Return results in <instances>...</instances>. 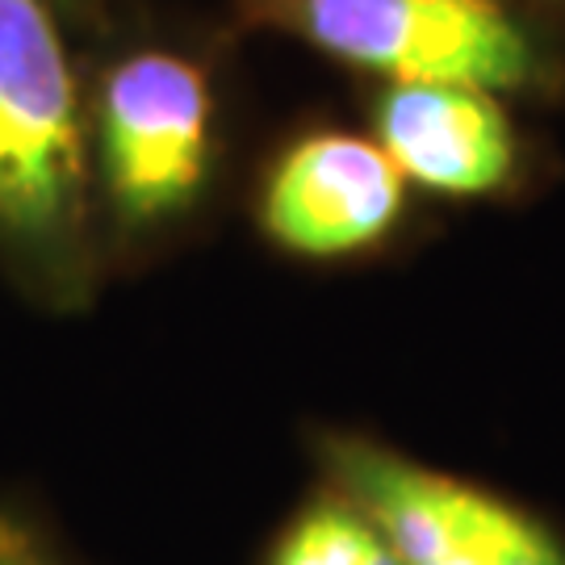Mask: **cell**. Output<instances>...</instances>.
<instances>
[{"label": "cell", "instance_id": "1", "mask_svg": "<svg viewBox=\"0 0 565 565\" xmlns=\"http://www.w3.org/2000/svg\"><path fill=\"white\" fill-rule=\"evenodd\" d=\"M67 25L60 0H0V268L51 315L88 310L105 277Z\"/></svg>", "mask_w": 565, "mask_h": 565}, {"label": "cell", "instance_id": "2", "mask_svg": "<svg viewBox=\"0 0 565 565\" xmlns=\"http://www.w3.org/2000/svg\"><path fill=\"white\" fill-rule=\"evenodd\" d=\"M235 13L390 84L565 105V25L520 0H235Z\"/></svg>", "mask_w": 565, "mask_h": 565}, {"label": "cell", "instance_id": "3", "mask_svg": "<svg viewBox=\"0 0 565 565\" xmlns=\"http://www.w3.org/2000/svg\"><path fill=\"white\" fill-rule=\"evenodd\" d=\"M218 102L202 63L139 46L88 93V156L105 256L181 226L205 198L218 147Z\"/></svg>", "mask_w": 565, "mask_h": 565}, {"label": "cell", "instance_id": "4", "mask_svg": "<svg viewBox=\"0 0 565 565\" xmlns=\"http://www.w3.org/2000/svg\"><path fill=\"white\" fill-rule=\"evenodd\" d=\"M319 482L382 527L398 565H565V532L482 482L415 461L361 431L310 440Z\"/></svg>", "mask_w": 565, "mask_h": 565}, {"label": "cell", "instance_id": "5", "mask_svg": "<svg viewBox=\"0 0 565 565\" xmlns=\"http://www.w3.org/2000/svg\"><path fill=\"white\" fill-rule=\"evenodd\" d=\"M264 235L302 260H348L394 235L406 181L377 139L315 130L285 147L260 184Z\"/></svg>", "mask_w": 565, "mask_h": 565}, {"label": "cell", "instance_id": "6", "mask_svg": "<svg viewBox=\"0 0 565 565\" xmlns=\"http://www.w3.org/2000/svg\"><path fill=\"white\" fill-rule=\"evenodd\" d=\"M373 139L406 184L436 198H503L524 172L507 102L469 84H385Z\"/></svg>", "mask_w": 565, "mask_h": 565}, {"label": "cell", "instance_id": "7", "mask_svg": "<svg viewBox=\"0 0 565 565\" xmlns=\"http://www.w3.org/2000/svg\"><path fill=\"white\" fill-rule=\"evenodd\" d=\"M260 565H398V557L361 507L319 482L285 515Z\"/></svg>", "mask_w": 565, "mask_h": 565}, {"label": "cell", "instance_id": "8", "mask_svg": "<svg viewBox=\"0 0 565 565\" xmlns=\"http://www.w3.org/2000/svg\"><path fill=\"white\" fill-rule=\"evenodd\" d=\"M0 565H84L34 507L0 494Z\"/></svg>", "mask_w": 565, "mask_h": 565}, {"label": "cell", "instance_id": "9", "mask_svg": "<svg viewBox=\"0 0 565 565\" xmlns=\"http://www.w3.org/2000/svg\"><path fill=\"white\" fill-rule=\"evenodd\" d=\"M63 13H67V21L72 25H97V21L109 13V4L114 0H60Z\"/></svg>", "mask_w": 565, "mask_h": 565}, {"label": "cell", "instance_id": "10", "mask_svg": "<svg viewBox=\"0 0 565 565\" xmlns=\"http://www.w3.org/2000/svg\"><path fill=\"white\" fill-rule=\"evenodd\" d=\"M520 4H527V9H536V13H545V18L565 25V0H520Z\"/></svg>", "mask_w": 565, "mask_h": 565}]
</instances>
